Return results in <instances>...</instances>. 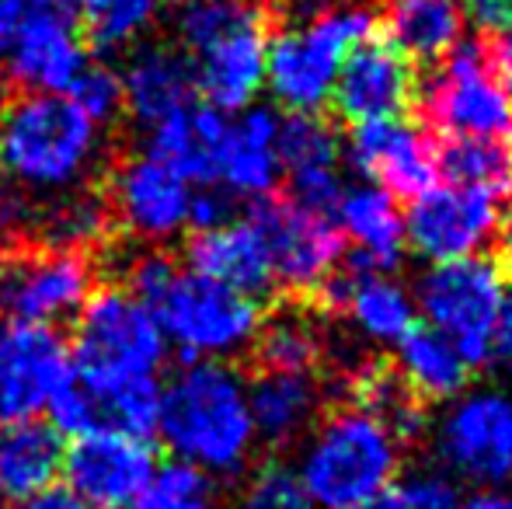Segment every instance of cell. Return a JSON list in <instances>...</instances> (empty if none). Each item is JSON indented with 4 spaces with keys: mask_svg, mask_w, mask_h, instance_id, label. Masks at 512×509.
I'll use <instances>...</instances> for the list:
<instances>
[{
    "mask_svg": "<svg viewBox=\"0 0 512 509\" xmlns=\"http://www.w3.org/2000/svg\"><path fill=\"white\" fill-rule=\"evenodd\" d=\"M122 283L147 304L161 325L168 346L189 360H220L255 349L265 311L255 297L213 283V279L178 265L157 248H143L122 269Z\"/></svg>",
    "mask_w": 512,
    "mask_h": 509,
    "instance_id": "1",
    "label": "cell"
},
{
    "mask_svg": "<svg viewBox=\"0 0 512 509\" xmlns=\"http://www.w3.org/2000/svg\"><path fill=\"white\" fill-rule=\"evenodd\" d=\"M102 154V126L67 95L18 91L0 105V185L18 199L81 192Z\"/></svg>",
    "mask_w": 512,
    "mask_h": 509,
    "instance_id": "2",
    "label": "cell"
},
{
    "mask_svg": "<svg viewBox=\"0 0 512 509\" xmlns=\"http://www.w3.org/2000/svg\"><path fill=\"white\" fill-rule=\"evenodd\" d=\"M157 436L192 468L213 478L241 475L255 454L248 381L220 360H189L161 384Z\"/></svg>",
    "mask_w": 512,
    "mask_h": 509,
    "instance_id": "3",
    "label": "cell"
},
{
    "mask_svg": "<svg viewBox=\"0 0 512 509\" xmlns=\"http://www.w3.org/2000/svg\"><path fill=\"white\" fill-rule=\"evenodd\" d=\"M401 450L405 440L380 415L345 405L314 422L293 471L314 509H359L398 482Z\"/></svg>",
    "mask_w": 512,
    "mask_h": 509,
    "instance_id": "4",
    "label": "cell"
},
{
    "mask_svg": "<svg viewBox=\"0 0 512 509\" xmlns=\"http://www.w3.org/2000/svg\"><path fill=\"white\" fill-rule=\"evenodd\" d=\"M196 95L216 112H244L265 91L269 21L258 0H185L175 21Z\"/></svg>",
    "mask_w": 512,
    "mask_h": 509,
    "instance_id": "5",
    "label": "cell"
},
{
    "mask_svg": "<svg viewBox=\"0 0 512 509\" xmlns=\"http://www.w3.org/2000/svg\"><path fill=\"white\" fill-rule=\"evenodd\" d=\"M377 14L356 0L321 4L269 35L265 91L290 116H321L338 70L356 46L373 39Z\"/></svg>",
    "mask_w": 512,
    "mask_h": 509,
    "instance_id": "6",
    "label": "cell"
},
{
    "mask_svg": "<svg viewBox=\"0 0 512 509\" xmlns=\"http://www.w3.org/2000/svg\"><path fill=\"white\" fill-rule=\"evenodd\" d=\"M411 293H415V307L425 318V328L453 342L471 367L492 360L495 332H499L509 297L502 262L474 255L429 265Z\"/></svg>",
    "mask_w": 512,
    "mask_h": 509,
    "instance_id": "7",
    "label": "cell"
},
{
    "mask_svg": "<svg viewBox=\"0 0 512 509\" xmlns=\"http://www.w3.org/2000/svg\"><path fill=\"white\" fill-rule=\"evenodd\" d=\"M432 454L446 478L474 492H502L512 482V391L467 384L432 419Z\"/></svg>",
    "mask_w": 512,
    "mask_h": 509,
    "instance_id": "8",
    "label": "cell"
},
{
    "mask_svg": "<svg viewBox=\"0 0 512 509\" xmlns=\"http://www.w3.org/2000/svg\"><path fill=\"white\" fill-rule=\"evenodd\" d=\"M168 339L126 286H98L74 318L70 367L91 377H157Z\"/></svg>",
    "mask_w": 512,
    "mask_h": 509,
    "instance_id": "9",
    "label": "cell"
},
{
    "mask_svg": "<svg viewBox=\"0 0 512 509\" xmlns=\"http://www.w3.org/2000/svg\"><path fill=\"white\" fill-rule=\"evenodd\" d=\"M95 283V252L39 241L0 248V314H7V325L56 328L74 321L84 300L98 290Z\"/></svg>",
    "mask_w": 512,
    "mask_h": 509,
    "instance_id": "10",
    "label": "cell"
},
{
    "mask_svg": "<svg viewBox=\"0 0 512 509\" xmlns=\"http://www.w3.org/2000/svg\"><path fill=\"white\" fill-rule=\"evenodd\" d=\"M422 112L446 140H512V91L488 49L460 42L422 84Z\"/></svg>",
    "mask_w": 512,
    "mask_h": 509,
    "instance_id": "11",
    "label": "cell"
},
{
    "mask_svg": "<svg viewBox=\"0 0 512 509\" xmlns=\"http://www.w3.org/2000/svg\"><path fill=\"white\" fill-rule=\"evenodd\" d=\"M244 217L262 234L276 286L310 297L331 283L345 252L331 213L310 210L290 196H262L251 199Z\"/></svg>",
    "mask_w": 512,
    "mask_h": 509,
    "instance_id": "12",
    "label": "cell"
},
{
    "mask_svg": "<svg viewBox=\"0 0 512 509\" xmlns=\"http://www.w3.org/2000/svg\"><path fill=\"white\" fill-rule=\"evenodd\" d=\"M506 227L502 192L471 189V185H432L411 199L405 213L408 248L422 262H457L485 255Z\"/></svg>",
    "mask_w": 512,
    "mask_h": 509,
    "instance_id": "13",
    "label": "cell"
},
{
    "mask_svg": "<svg viewBox=\"0 0 512 509\" xmlns=\"http://www.w3.org/2000/svg\"><path fill=\"white\" fill-rule=\"evenodd\" d=\"M49 426L60 436L119 433L150 440L161 415L157 377H91L70 367L67 381L49 398Z\"/></svg>",
    "mask_w": 512,
    "mask_h": 509,
    "instance_id": "14",
    "label": "cell"
},
{
    "mask_svg": "<svg viewBox=\"0 0 512 509\" xmlns=\"http://www.w3.org/2000/svg\"><path fill=\"white\" fill-rule=\"evenodd\" d=\"M192 196L196 189L150 154L115 161L102 182V199L112 224L150 245L178 238L189 227Z\"/></svg>",
    "mask_w": 512,
    "mask_h": 509,
    "instance_id": "15",
    "label": "cell"
},
{
    "mask_svg": "<svg viewBox=\"0 0 512 509\" xmlns=\"http://www.w3.org/2000/svg\"><path fill=\"white\" fill-rule=\"evenodd\" d=\"M342 157L363 175V182L380 185L394 199H415L439 178L436 140L408 119L363 123L349 133Z\"/></svg>",
    "mask_w": 512,
    "mask_h": 509,
    "instance_id": "16",
    "label": "cell"
},
{
    "mask_svg": "<svg viewBox=\"0 0 512 509\" xmlns=\"http://www.w3.org/2000/svg\"><path fill=\"white\" fill-rule=\"evenodd\" d=\"M157 457L147 440L119 433L77 436L63 454V478L91 509H129L150 482Z\"/></svg>",
    "mask_w": 512,
    "mask_h": 509,
    "instance_id": "17",
    "label": "cell"
},
{
    "mask_svg": "<svg viewBox=\"0 0 512 509\" xmlns=\"http://www.w3.org/2000/svg\"><path fill=\"white\" fill-rule=\"evenodd\" d=\"M70 374V346L56 328H0V426L35 419Z\"/></svg>",
    "mask_w": 512,
    "mask_h": 509,
    "instance_id": "18",
    "label": "cell"
},
{
    "mask_svg": "<svg viewBox=\"0 0 512 509\" xmlns=\"http://www.w3.org/2000/svg\"><path fill=\"white\" fill-rule=\"evenodd\" d=\"M7 81L32 95H67L88 67V49L77 35L74 14L46 11L18 21L7 42Z\"/></svg>",
    "mask_w": 512,
    "mask_h": 509,
    "instance_id": "19",
    "label": "cell"
},
{
    "mask_svg": "<svg viewBox=\"0 0 512 509\" xmlns=\"http://www.w3.org/2000/svg\"><path fill=\"white\" fill-rule=\"evenodd\" d=\"M415 98V70L391 42H363L345 56L331 105L352 126L398 119Z\"/></svg>",
    "mask_w": 512,
    "mask_h": 509,
    "instance_id": "20",
    "label": "cell"
},
{
    "mask_svg": "<svg viewBox=\"0 0 512 509\" xmlns=\"http://www.w3.org/2000/svg\"><path fill=\"white\" fill-rule=\"evenodd\" d=\"M321 297H328V304L338 307L352 332L370 346H398L418 321L415 293L387 269L352 265V272H335Z\"/></svg>",
    "mask_w": 512,
    "mask_h": 509,
    "instance_id": "21",
    "label": "cell"
},
{
    "mask_svg": "<svg viewBox=\"0 0 512 509\" xmlns=\"http://www.w3.org/2000/svg\"><path fill=\"white\" fill-rule=\"evenodd\" d=\"M283 164H279V116L265 105L237 112L227 119L216 150V189L227 196L262 199L272 196Z\"/></svg>",
    "mask_w": 512,
    "mask_h": 509,
    "instance_id": "22",
    "label": "cell"
},
{
    "mask_svg": "<svg viewBox=\"0 0 512 509\" xmlns=\"http://www.w3.org/2000/svg\"><path fill=\"white\" fill-rule=\"evenodd\" d=\"M279 164L290 175V199L331 213L342 196V140L321 116L279 119Z\"/></svg>",
    "mask_w": 512,
    "mask_h": 509,
    "instance_id": "23",
    "label": "cell"
},
{
    "mask_svg": "<svg viewBox=\"0 0 512 509\" xmlns=\"http://www.w3.org/2000/svg\"><path fill=\"white\" fill-rule=\"evenodd\" d=\"M185 262L199 276L255 300L276 286L265 241L248 217H230L216 227L196 231L185 248Z\"/></svg>",
    "mask_w": 512,
    "mask_h": 509,
    "instance_id": "24",
    "label": "cell"
},
{
    "mask_svg": "<svg viewBox=\"0 0 512 509\" xmlns=\"http://www.w3.org/2000/svg\"><path fill=\"white\" fill-rule=\"evenodd\" d=\"M331 220H335L342 241L352 245V258L363 269L391 272L401 262V255L408 252L405 210L380 185H345L335 210H331Z\"/></svg>",
    "mask_w": 512,
    "mask_h": 509,
    "instance_id": "25",
    "label": "cell"
},
{
    "mask_svg": "<svg viewBox=\"0 0 512 509\" xmlns=\"http://www.w3.org/2000/svg\"><path fill=\"white\" fill-rule=\"evenodd\" d=\"M122 112L136 126L154 129L178 109L196 102V77L192 63L175 46H143L129 56L122 70Z\"/></svg>",
    "mask_w": 512,
    "mask_h": 509,
    "instance_id": "26",
    "label": "cell"
},
{
    "mask_svg": "<svg viewBox=\"0 0 512 509\" xmlns=\"http://www.w3.org/2000/svg\"><path fill=\"white\" fill-rule=\"evenodd\" d=\"M321 381L307 370H262L248 381V408L255 436L269 447H297L321 419Z\"/></svg>",
    "mask_w": 512,
    "mask_h": 509,
    "instance_id": "27",
    "label": "cell"
},
{
    "mask_svg": "<svg viewBox=\"0 0 512 509\" xmlns=\"http://www.w3.org/2000/svg\"><path fill=\"white\" fill-rule=\"evenodd\" d=\"M223 129H227L223 112L209 109L203 102H192L164 123L147 129L150 140L143 154L171 168L192 189H206V185H216V150H220Z\"/></svg>",
    "mask_w": 512,
    "mask_h": 509,
    "instance_id": "28",
    "label": "cell"
},
{
    "mask_svg": "<svg viewBox=\"0 0 512 509\" xmlns=\"http://www.w3.org/2000/svg\"><path fill=\"white\" fill-rule=\"evenodd\" d=\"M67 443L49 422L21 419L0 426V503L18 506L53 489L63 475Z\"/></svg>",
    "mask_w": 512,
    "mask_h": 509,
    "instance_id": "29",
    "label": "cell"
},
{
    "mask_svg": "<svg viewBox=\"0 0 512 509\" xmlns=\"http://www.w3.org/2000/svg\"><path fill=\"white\" fill-rule=\"evenodd\" d=\"M384 32L408 63H439L464 42L467 11L460 0H387Z\"/></svg>",
    "mask_w": 512,
    "mask_h": 509,
    "instance_id": "30",
    "label": "cell"
},
{
    "mask_svg": "<svg viewBox=\"0 0 512 509\" xmlns=\"http://www.w3.org/2000/svg\"><path fill=\"white\" fill-rule=\"evenodd\" d=\"M471 363L457 353L453 342H446L432 328H411L405 339L394 346V374L408 387L415 401H443L457 398L471 384Z\"/></svg>",
    "mask_w": 512,
    "mask_h": 509,
    "instance_id": "31",
    "label": "cell"
},
{
    "mask_svg": "<svg viewBox=\"0 0 512 509\" xmlns=\"http://www.w3.org/2000/svg\"><path fill=\"white\" fill-rule=\"evenodd\" d=\"M161 0H74V25L84 49L102 56L133 49L157 25Z\"/></svg>",
    "mask_w": 512,
    "mask_h": 509,
    "instance_id": "32",
    "label": "cell"
},
{
    "mask_svg": "<svg viewBox=\"0 0 512 509\" xmlns=\"http://www.w3.org/2000/svg\"><path fill=\"white\" fill-rule=\"evenodd\" d=\"M255 353L262 360V370H307V374H314L324 353V335L307 314L279 311L276 318L262 321Z\"/></svg>",
    "mask_w": 512,
    "mask_h": 509,
    "instance_id": "33",
    "label": "cell"
},
{
    "mask_svg": "<svg viewBox=\"0 0 512 509\" xmlns=\"http://www.w3.org/2000/svg\"><path fill=\"white\" fill-rule=\"evenodd\" d=\"M439 175L471 189L506 192L512 185V150L495 140H450L439 154Z\"/></svg>",
    "mask_w": 512,
    "mask_h": 509,
    "instance_id": "34",
    "label": "cell"
},
{
    "mask_svg": "<svg viewBox=\"0 0 512 509\" xmlns=\"http://www.w3.org/2000/svg\"><path fill=\"white\" fill-rule=\"evenodd\" d=\"M129 509H220L216 478L185 461L157 464Z\"/></svg>",
    "mask_w": 512,
    "mask_h": 509,
    "instance_id": "35",
    "label": "cell"
},
{
    "mask_svg": "<svg viewBox=\"0 0 512 509\" xmlns=\"http://www.w3.org/2000/svg\"><path fill=\"white\" fill-rule=\"evenodd\" d=\"M237 509H314V503L307 499L297 471L269 461L244 482Z\"/></svg>",
    "mask_w": 512,
    "mask_h": 509,
    "instance_id": "36",
    "label": "cell"
},
{
    "mask_svg": "<svg viewBox=\"0 0 512 509\" xmlns=\"http://www.w3.org/2000/svg\"><path fill=\"white\" fill-rule=\"evenodd\" d=\"M67 98L84 112L88 119H95L98 126L112 123L122 116V77L119 70H112L108 63H91L77 74V81L70 84Z\"/></svg>",
    "mask_w": 512,
    "mask_h": 509,
    "instance_id": "37",
    "label": "cell"
},
{
    "mask_svg": "<svg viewBox=\"0 0 512 509\" xmlns=\"http://www.w3.org/2000/svg\"><path fill=\"white\" fill-rule=\"evenodd\" d=\"M453 503H457V496H453V485L443 471H411L380 499L359 509H450Z\"/></svg>",
    "mask_w": 512,
    "mask_h": 509,
    "instance_id": "38",
    "label": "cell"
},
{
    "mask_svg": "<svg viewBox=\"0 0 512 509\" xmlns=\"http://www.w3.org/2000/svg\"><path fill=\"white\" fill-rule=\"evenodd\" d=\"M488 56H492L495 70H499L502 81H506L512 91V18L495 28V42H492V53Z\"/></svg>",
    "mask_w": 512,
    "mask_h": 509,
    "instance_id": "39",
    "label": "cell"
},
{
    "mask_svg": "<svg viewBox=\"0 0 512 509\" xmlns=\"http://www.w3.org/2000/svg\"><path fill=\"white\" fill-rule=\"evenodd\" d=\"M14 509H91L84 499H77L70 489H46V492H39V496H32V499H25V503H18Z\"/></svg>",
    "mask_w": 512,
    "mask_h": 509,
    "instance_id": "40",
    "label": "cell"
},
{
    "mask_svg": "<svg viewBox=\"0 0 512 509\" xmlns=\"http://www.w3.org/2000/svg\"><path fill=\"white\" fill-rule=\"evenodd\" d=\"M492 356L502 363V367L512 374V290L506 297V311H502V321H499V332H495V349Z\"/></svg>",
    "mask_w": 512,
    "mask_h": 509,
    "instance_id": "41",
    "label": "cell"
},
{
    "mask_svg": "<svg viewBox=\"0 0 512 509\" xmlns=\"http://www.w3.org/2000/svg\"><path fill=\"white\" fill-rule=\"evenodd\" d=\"M21 217H25V203L7 185H0V241L21 224Z\"/></svg>",
    "mask_w": 512,
    "mask_h": 509,
    "instance_id": "42",
    "label": "cell"
},
{
    "mask_svg": "<svg viewBox=\"0 0 512 509\" xmlns=\"http://www.w3.org/2000/svg\"><path fill=\"white\" fill-rule=\"evenodd\" d=\"M450 509H512V499L502 492H471V496L457 499Z\"/></svg>",
    "mask_w": 512,
    "mask_h": 509,
    "instance_id": "43",
    "label": "cell"
},
{
    "mask_svg": "<svg viewBox=\"0 0 512 509\" xmlns=\"http://www.w3.org/2000/svg\"><path fill=\"white\" fill-rule=\"evenodd\" d=\"M502 255H506V265L512 269V220L502 227Z\"/></svg>",
    "mask_w": 512,
    "mask_h": 509,
    "instance_id": "44",
    "label": "cell"
},
{
    "mask_svg": "<svg viewBox=\"0 0 512 509\" xmlns=\"http://www.w3.org/2000/svg\"><path fill=\"white\" fill-rule=\"evenodd\" d=\"M7 42H11V32H7V25L0 21V60H4V53H7Z\"/></svg>",
    "mask_w": 512,
    "mask_h": 509,
    "instance_id": "45",
    "label": "cell"
},
{
    "mask_svg": "<svg viewBox=\"0 0 512 509\" xmlns=\"http://www.w3.org/2000/svg\"><path fill=\"white\" fill-rule=\"evenodd\" d=\"M269 4H310V0H269Z\"/></svg>",
    "mask_w": 512,
    "mask_h": 509,
    "instance_id": "46",
    "label": "cell"
}]
</instances>
